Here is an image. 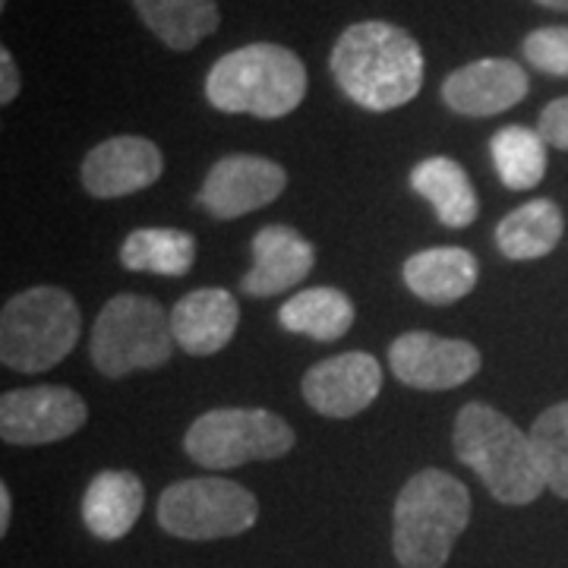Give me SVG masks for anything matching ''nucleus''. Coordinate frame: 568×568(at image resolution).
Returning a JSON list of instances; mask_svg holds the SVG:
<instances>
[{"label":"nucleus","mask_w":568,"mask_h":568,"mask_svg":"<svg viewBox=\"0 0 568 568\" xmlns=\"http://www.w3.org/2000/svg\"><path fill=\"white\" fill-rule=\"evenodd\" d=\"M287 186L278 162L260 155H224L209 168L200 186V205L219 222H234L263 205L275 203Z\"/></svg>","instance_id":"nucleus-11"},{"label":"nucleus","mask_w":568,"mask_h":568,"mask_svg":"<svg viewBox=\"0 0 568 568\" xmlns=\"http://www.w3.org/2000/svg\"><path fill=\"white\" fill-rule=\"evenodd\" d=\"M534 3L549 7V10H562V13H568V0H534Z\"/></svg>","instance_id":"nucleus-30"},{"label":"nucleus","mask_w":568,"mask_h":568,"mask_svg":"<svg viewBox=\"0 0 568 568\" xmlns=\"http://www.w3.org/2000/svg\"><path fill=\"white\" fill-rule=\"evenodd\" d=\"M528 73L508 58H484V61L458 67L443 82V102L465 118H493L521 102L528 95Z\"/></svg>","instance_id":"nucleus-14"},{"label":"nucleus","mask_w":568,"mask_h":568,"mask_svg":"<svg viewBox=\"0 0 568 568\" xmlns=\"http://www.w3.org/2000/svg\"><path fill=\"white\" fill-rule=\"evenodd\" d=\"M489 152L496 174L508 190H530L547 174V140L540 136V130H530L521 123L503 126L489 140Z\"/></svg>","instance_id":"nucleus-24"},{"label":"nucleus","mask_w":568,"mask_h":568,"mask_svg":"<svg viewBox=\"0 0 568 568\" xmlns=\"http://www.w3.org/2000/svg\"><path fill=\"white\" fill-rule=\"evenodd\" d=\"M566 231L562 209L552 200H530L508 212L496 227V246L506 260L525 263V260H544L549 256Z\"/></svg>","instance_id":"nucleus-20"},{"label":"nucleus","mask_w":568,"mask_h":568,"mask_svg":"<svg viewBox=\"0 0 568 568\" xmlns=\"http://www.w3.org/2000/svg\"><path fill=\"white\" fill-rule=\"evenodd\" d=\"M174 332L164 306L142 294H118L102 306L92 325L89 357L108 379H123L136 369H159L174 354Z\"/></svg>","instance_id":"nucleus-6"},{"label":"nucleus","mask_w":568,"mask_h":568,"mask_svg":"<svg viewBox=\"0 0 568 568\" xmlns=\"http://www.w3.org/2000/svg\"><path fill=\"white\" fill-rule=\"evenodd\" d=\"M306 95L304 61L282 44L256 41L227 51L205 77V99L224 114L278 121L297 111Z\"/></svg>","instance_id":"nucleus-4"},{"label":"nucleus","mask_w":568,"mask_h":568,"mask_svg":"<svg viewBox=\"0 0 568 568\" xmlns=\"http://www.w3.org/2000/svg\"><path fill=\"white\" fill-rule=\"evenodd\" d=\"M0 7H7V0H0Z\"/></svg>","instance_id":"nucleus-31"},{"label":"nucleus","mask_w":568,"mask_h":568,"mask_svg":"<svg viewBox=\"0 0 568 568\" xmlns=\"http://www.w3.org/2000/svg\"><path fill=\"white\" fill-rule=\"evenodd\" d=\"M20 67L13 61L10 48H0V104H10L20 95Z\"/></svg>","instance_id":"nucleus-28"},{"label":"nucleus","mask_w":568,"mask_h":568,"mask_svg":"<svg viewBox=\"0 0 568 568\" xmlns=\"http://www.w3.org/2000/svg\"><path fill=\"white\" fill-rule=\"evenodd\" d=\"M410 186L417 196H424L426 203L433 205L436 219L446 227H467L477 222V193L467 181V171L455 159L446 155H433L424 159L410 171Z\"/></svg>","instance_id":"nucleus-19"},{"label":"nucleus","mask_w":568,"mask_h":568,"mask_svg":"<svg viewBox=\"0 0 568 568\" xmlns=\"http://www.w3.org/2000/svg\"><path fill=\"white\" fill-rule=\"evenodd\" d=\"M193 263L196 241L181 227H136L121 244V265L130 272L181 278L190 275Z\"/></svg>","instance_id":"nucleus-23"},{"label":"nucleus","mask_w":568,"mask_h":568,"mask_svg":"<svg viewBox=\"0 0 568 568\" xmlns=\"http://www.w3.org/2000/svg\"><path fill=\"white\" fill-rule=\"evenodd\" d=\"M332 77L347 99L366 111H395L414 102L424 85V51L392 22H354L332 48Z\"/></svg>","instance_id":"nucleus-1"},{"label":"nucleus","mask_w":568,"mask_h":568,"mask_svg":"<svg viewBox=\"0 0 568 568\" xmlns=\"http://www.w3.org/2000/svg\"><path fill=\"white\" fill-rule=\"evenodd\" d=\"M133 7L171 51H193L222 22L215 0H133Z\"/></svg>","instance_id":"nucleus-21"},{"label":"nucleus","mask_w":568,"mask_h":568,"mask_svg":"<svg viewBox=\"0 0 568 568\" xmlns=\"http://www.w3.org/2000/svg\"><path fill=\"white\" fill-rule=\"evenodd\" d=\"M10 518H13V496L7 484H0V534L10 530Z\"/></svg>","instance_id":"nucleus-29"},{"label":"nucleus","mask_w":568,"mask_h":568,"mask_svg":"<svg viewBox=\"0 0 568 568\" xmlns=\"http://www.w3.org/2000/svg\"><path fill=\"white\" fill-rule=\"evenodd\" d=\"M470 525V493L439 467L417 470L392 511V552L402 568H443Z\"/></svg>","instance_id":"nucleus-3"},{"label":"nucleus","mask_w":568,"mask_h":568,"mask_svg":"<svg viewBox=\"0 0 568 568\" xmlns=\"http://www.w3.org/2000/svg\"><path fill=\"white\" fill-rule=\"evenodd\" d=\"M162 149L145 136H111L82 159V186L95 200H121L162 178Z\"/></svg>","instance_id":"nucleus-13"},{"label":"nucleus","mask_w":568,"mask_h":568,"mask_svg":"<svg viewBox=\"0 0 568 568\" xmlns=\"http://www.w3.org/2000/svg\"><path fill=\"white\" fill-rule=\"evenodd\" d=\"M547 487L568 499V402L547 407L528 429Z\"/></svg>","instance_id":"nucleus-25"},{"label":"nucleus","mask_w":568,"mask_h":568,"mask_svg":"<svg viewBox=\"0 0 568 568\" xmlns=\"http://www.w3.org/2000/svg\"><path fill=\"white\" fill-rule=\"evenodd\" d=\"M540 136L547 140V145L568 152V95L549 102L540 111Z\"/></svg>","instance_id":"nucleus-27"},{"label":"nucleus","mask_w":568,"mask_h":568,"mask_svg":"<svg viewBox=\"0 0 568 568\" xmlns=\"http://www.w3.org/2000/svg\"><path fill=\"white\" fill-rule=\"evenodd\" d=\"M294 429L265 407H215L196 417L183 448L200 467L231 470L250 462H278L294 448Z\"/></svg>","instance_id":"nucleus-7"},{"label":"nucleus","mask_w":568,"mask_h":568,"mask_svg":"<svg viewBox=\"0 0 568 568\" xmlns=\"http://www.w3.org/2000/svg\"><path fill=\"white\" fill-rule=\"evenodd\" d=\"M452 446L458 462L470 467L503 506H528L547 487L530 433L484 402H470L458 410Z\"/></svg>","instance_id":"nucleus-2"},{"label":"nucleus","mask_w":568,"mask_h":568,"mask_svg":"<svg viewBox=\"0 0 568 568\" xmlns=\"http://www.w3.org/2000/svg\"><path fill=\"white\" fill-rule=\"evenodd\" d=\"M145 506L142 480L130 470H102L82 493V525L99 540H121Z\"/></svg>","instance_id":"nucleus-18"},{"label":"nucleus","mask_w":568,"mask_h":568,"mask_svg":"<svg viewBox=\"0 0 568 568\" xmlns=\"http://www.w3.org/2000/svg\"><path fill=\"white\" fill-rule=\"evenodd\" d=\"M525 58L534 70L547 73V77H568V26H544L534 29L525 44H521Z\"/></svg>","instance_id":"nucleus-26"},{"label":"nucleus","mask_w":568,"mask_h":568,"mask_svg":"<svg viewBox=\"0 0 568 568\" xmlns=\"http://www.w3.org/2000/svg\"><path fill=\"white\" fill-rule=\"evenodd\" d=\"M407 291L433 306H448L465 301L477 287L480 265L474 253L462 246H433L424 253H414L402 268Z\"/></svg>","instance_id":"nucleus-17"},{"label":"nucleus","mask_w":568,"mask_h":568,"mask_svg":"<svg viewBox=\"0 0 568 568\" xmlns=\"http://www.w3.org/2000/svg\"><path fill=\"white\" fill-rule=\"evenodd\" d=\"M304 402L323 417L347 420L373 405L383 392V366L366 351H347L310 366L304 373Z\"/></svg>","instance_id":"nucleus-12"},{"label":"nucleus","mask_w":568,"mask_h":568,"mask_svg":"<svg viewBox=\"0 0 568 568\" xmlns=\"http://www.w3.org/2000/svg\"><path fill=\"white\" fill-rule=\"evenodd\" d=\"M89 407L73 388L36 386L3 392L0 436L10 446H48L82 429Z\"/></svg>","instance_id":"nucleus-9"},{"label":"nucleus","mask_w":568,"mask_h":568,"mask_svg":"<svg viewBox=\"0 0 568 568\" xmlns=\"http://www.w3.org/2000/svg\"><path fill=\"white\" fill-rule=\"evenodd\" d=\"M80 335V304L63 287L39 284L3 304L0 361L17 373H44L73 354Z\"/></svg>","instance_id":"nucleus-5"},{"label":"nucleus","mask_w":568,"mask_h":568,"mask_svg":"<svg viewBox=\"0 0 568 568\" xmlns=\"http://www.w3.org/2000/svg\"><path fill=\"white\" fill-rule=\"evenodd\" d=\"M241 325L237 297L224 287H200L190 291L171 310V332L174 342L193 357H212L231 345Z\"/></svg>","instance_id":"nucleus-15"},{"label":"nucleus","mask_w":568,"mask_h":568,"mask_svg":"<svg viewBox=\"0 0 568 568\" xmlns=\"http://www.w3.org/2000/svg\"><path fill=\"white\" fill-rule=\"evenodd\" d=\"M388 364L398 383L420 392L465 386L484 366L480 351L462 338H439L433 332H405L388 347Z\"/></svg>","instance_id":"nucleus-10"},{"label":"nucleus","mask_w":568,"mask_h":568,"mask_svg":"<svg viewBox=\"0 0 568 568\" xmlns=\"http://www.w3.org/2000/svg\"><path fill=\"white\" fill-rule=\"evenodd\" d=\"M278 323L316 342H338L354 325V304L338 287H306L278 310Z\"/></svg>","instance_id":"nucleus-22"},{"label":"nucleus","mask_w":568,"mask_h":568,"mask_svg":"<svg viewBox=\"0 0 568 568\" xmlns=\"http://www.w3.org/2000/svg\"><path fill=\"white\" fill-rule=\"evenodd\" d=\"M253 265L244 275V291L250 297H275L304 282L313 272L316 250L294 227L268 224L253 237Z\"/></svg>","instance_id":"nucleus-16"},{"label":"nucleus","mask_w":568,"mask_h":568,"mask_svg":"<svg viewBox=\"0 0 568 568\" xmlns=\"http://www.w3.org/2000/svg\"><path fill=\"white\" fill-rule=\"evenodd\" d=\"M155 518L164 534L181 540H224L256 525L260 499L224 477H190L164 489Z\"/></svg>","instance_id":"nucleus-8"}]
</instances>
